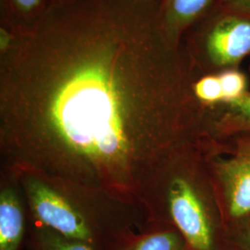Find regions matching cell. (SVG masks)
<instances>
[{"instance_id": "cell-1", "label": "cell", "mask_w": 250, "mask_h": 250, "mask_svg": "<svg viewBox=\"0 0 250 250\" xmlns=\"http://www.w3.org/2000/svg\"><path fill=\"white\" fill-rule=\"evenodd\" d=\"M172 88L145 4L83 0L47 11L9 51L2 105L57 156L124 182L165 124Z\"/></svg>"}, {"instance_id": "cell-2", "label": "cell", "mask_w": 250, "mask_h": 250, "mask_svg": "<svg viewBox=\"0 0 250 250\" xmlns=\"http://www.w3.org/2000/svg\"><path fill=\"white\" fill-rule=\"evenodd\" d=\"M171 218L190 250H216L214 228L196 192L185 179L170 188Z\"/></svg>"}, {"instance_id": "cell-3", "label": "cell", "mask_w": 250, "mask_h": 250, "mask_svg": "<svg viewBox=\"0 0 250 250\" xmlns=\"http://www.w3.org/2000/svg\"><path fill=\"white\" fill-rule=\"evenodd\" d=\"M30 196L42 224L68 239L87 244L95 250V232L59 195L43 184L34 182L30 186Z\"/></svg>"}, {"instance_id": "cell-4", "label": "cell", "mask_w": 250, "mask_h": 250, "mask_svg": "<svg viewBox=\"0 0 250 250\" xmlns=\"http://www.w3.org/2000/svg\"><path fill=\"white\" fill-rule=\"evenodd\" d=\"M207 50L219 67L238 64L250 54V20L238 16L221 20L208 34Z\"/></svg>"}, {"instance_id": "cell-5", "label": "cell", "mask_w": 250, "mask_h": 250, "mask_svg": "<svg viewBox=\"0 0 250 250\" xmlns=\"http://www.w3.org/2000/svg\"><path fill=\"white\" fill-rule=\"evenodd\" d=\"M218 173L230 217L237 222L250 216V152L222 160Z\"/></svg>"}, {"instance_id": "cell-6", "label": "cell", "mask_w": 250, "mask_h": 250, "mask_svg": "<svg viewBox=\"0 0 250 250\" xmlns=\"http://www.w3.org/2000/svg\"><path fill=\"white\" fill-rule=\"evenodd\" d=\"M23 236V217L17 200L9 193L0 199V250H18Z\"/></svg>"}, {"instance_id": "cell-7", "label": "cell", "mask_w": 250, "mask_h": 250, "mask_svg": "<svg viewBox=\"0 0 250 250\" xmlns=\"http://www.w3.org/2000/svg\"><path fill=\"white\" fill-rule=\"evenodd\" d=\"M212 0H169L165 19V33L174 39L179 33L202 14Z\"/></svg>"}, {"instance_id": "cell-8", "label": "cell", "mask_w": 250, "mask_h": 250, "mask_svg": "<svg viewBox=\"0 0 250 250\" xmlns=\"http://www.w3.org/2000/svg\"><path fill=\"white\" fill-rule=\"evenodd\" d=\"M218 129L222 134H233L250 131V93L240 99L224 103Z\"/></svg>"}, {"instance_id": "cell-9", "label": "cell", "mask_w": 250, "mask_h": 250, "mask_svg": "<svg viewBox=\"0 0 250 250\" xmlns=\"http://www.w3.org/2000/svg\"><path fill=\"white\" fill-rule=\"evenodd\" d=\"M127 246L128 248L125 250H188L187 243L181 233L172 230H161L146 234Z\"/></svg>"}, {"instance_id": "cell-10", "label": "cell", "mask_w": 250, "mask_h": 250, "mask_svg": "<svg viewBox=\"0 0 250 250\" xmlns=\"http://www.w3.org/2000/svg\"><path fill=\"white\" fill-rule=\"evenodd\" d=\"M36 250H95L82 242L71 240L58 232H45L38 234Z\"/></svg>"}, {"instance_id": "cell-11", "label": "cell", "mask_w": 250, "mask_h": 250, "mask_svg": "<svg viewBox=\"0 0 250 250\" xmlns=\"http://www.w3.org/2000/svg\"><path fill=\"white\" fill-rule=\"evenodd\" d=\"M218 76L223 89V103L240 99L247 93L248 81L242 72L227 70Z\"/></svg>"}, {"instance_id": "cell-12", "label": "cell", "mask_w": 250, "mask_h": 250, "mask_svg": "<svg viewBox=\"0 0 250 250\" xmlns=\"http://www.w3.org/2000/svg\"><path fill=\"white\" fill-rule=\"evenodd\" d=\"M197 99L207 104L223 103V89L219 76L208 75L197 81L194 86Z\"/></svg>"}, {"instance_id": "cell-13", "label": "cell", "mask_w": 250, "mask_h": 250, "mask_svg": "<svg viewBox=\"0 0 250 250\" xmlns=\"http://www.w3.org/2000/svg\"><path fill=\"white\" fill-rule=\"evenodd\" d=\"M231 242L235 250H250V216L236 222Z\"/></svg>"}, {"instance_id": "cell-14", "label": "cell", "mask_w": 250, "mask_h": 250, "mask_svg": "<svg viewBox=\"0 0 250 250\" xmlns=\"http://www.w3.org/2000/svg\"><path fill=\"white\" fill-rule=\"evenodd\" d=\"M232 9L250 14V0H224Z\"/></svg>"}, {"instance_id": "cell-15", "label": "cell", "mask_w": 250, "mask_h": 250, "mask_svg": "<svg viewBox=\"0 0 250 250\" xmlns=\"http://www.w3.org/2000/svg\"><path fill=\"white\" fill-rule=\"evenodd\" d=\"M14 1L19 8L24 11H29L35 9L40 3V0H14Z\"/></svg>"}, {"instance_id": "cell-16", "label": "cell", "mask_w": 250, "mask_h": 250, "mask_svg": "<svg viewBox=\"0 0 250 250\" xmlns=\"http://www.w3.org/2000/svg\"><path fill=\"white\" fill-rule=\"evenodd\" d=\"M1 50L2 51H7L10 48V44H11V37L9 34L4 31L3 29L1 30Z\"/></svg>"}, {"instance_id": "cell-17", "label": "cell", "mask_w": 250, "mask_h": 250, "mask_svg": "<svg viewBox=\"0 0 250 250\" xmlns=\"http://www.w3.org/2000/svg\"><path fill=\"white\" fill-rule=\"evenodd\" d=\"M245 151L250 152V148H249V149H246V150H245Z\"/></svg>"}]
</instances>
